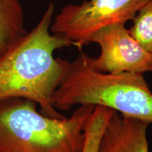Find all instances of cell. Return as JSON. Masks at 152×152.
<instances>
[{"label":"cell","mask_w":152,"mask_h":152,"mask_svg":"<svg viewBox=\"0 0 152 152\" xmlns=\"http://www.w3.org/2000/svg\"><path fill=\"white\" fill-rule=\"evenodd\" d=\"M54 5L50 3L36 26L0 57V102L29 99L52 118H66L57 111L52 96L66 71L67 60L55 58V51L71 46L62 36L50 31Z\"/></svg>","instance_id":"6da1fadb"},{"label":"cell","mask_w":152,"mask_h":152,"mask_svg":"<svg viewBox=\"0 0 152 152\" xmlns=\"http://www.w3.org/2000/svg\"><path fill=\"white\" fill-rule=\"evenodd\" d=\"M92 58L81 53L73 61H66L65 74L52 96L55 109L68 111L92 104L152 123V92L143 74L102 73L93 67Z\"/></svg>","instance_id":"7a4b0ae2"},{"label":"cell","mask_w":152,"mask_h":152,"mask_svg":"<svg viewBox=\"0 0 152 152\" xmlns=\"http://www.w3.org/2000/svg\"><path fill=\"white\" fill-rule=\"evenodd\" d=\"M37 104L16 98L0 102V152H83L84 125L95 106L80 105L71 116H46Z\"/></svg>","instance_id":"3957f363"},{"label":"cell","mask_w":152,"mask_h":152,"mask_svg":"<svg viewBox=\"0 0 152 152\" xmlns=\"http://www.w3.org/2000/svg\"><path fill=\"white\" fill-rule=\"evenodd\" d=\"M149 0H85L64 7L52 20L50 31L81 49L98 30L132 20Z\"/></svg>","instance_id":"277c9868"},{"label":"cell","mask_w":152,"mask_h":152,"mask_svg":"<svg viewBox=\"0 0 152 152\" xmlns=\"http://www.w3.org/2000/svg\"><path fill=\"white\" fill-rule=\"evenodd\" d=\"M90 42L98 44L101 53L92 58V66L102 73H142L152 71V55L132 37L124 23L98 30Z\"/></svg>","instance_id":"5b68a950"},{"label":"cell","mask_w":152,"mask_h":152,"mask_svg":"<svg viewBox=\"0 0 152 152\" xmlns=\"http://www.w3.org/2000/svg\"><path fill=\"white\" fill-rule=\"evenodd\" d=\"M149 125L115 111L104 130L99 152H149L147 137Z\"/></svg>","instance_id":"8992f818"},{"label":"cell","mask_w":152,"mask_h":152,"mask_svg":"<svg viewBox=\"0 0 152 152\" xmlns=\"http://www.w3.org/2000/svg\"><path fill=\"white\" fill-rule=\"evenodd\" d=\"M27 33L20 0H0V57Z\"/></svg>","instance_id":"52a82bcc"},{"label":"cell","mask_w":152,"mask_h":152,"mask_svg":"<svg viewBox=\"0 0 152 152\" xmlns=\"http://www.w3.org/2000/svg\"><path fill=\"white\" fill-rule=\"evenodd\" d=\"M114 112L104 106H95L84 125L85 139L83 152H99L101 139Z\"/></svg>","instance_id":"ba28073f"},{"label":"cell","mask_w":152,"mask_h":152,"mask_svg":"<svg viewBox=\"0 0 152 152\" xmlns=\"http://www.w3.org/2000/svg\"><path fill=\"white\" fill-rule=\"evenodd\" d=\"M130 35L148 53L152 55V0H149L132 19Z\"/></svg>","instance_id":"9c48e42d"}]
</instances>
